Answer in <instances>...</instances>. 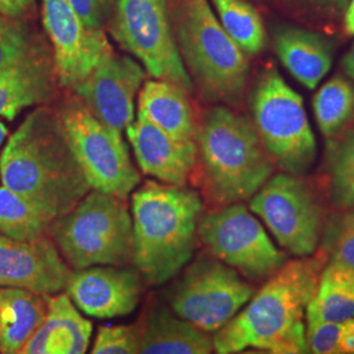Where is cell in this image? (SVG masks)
<instances>
[{
	"instance_id": "cell-1",
	"label": "cell",
	"mask_w": 354,
	"mask_h": 354,
	"mask_svg": "<svg viewBox=\"0 0 354 354\" xmlns=\"http://www.w3.org/2000/svg\"><path fill=\"white\" fill-rule=\"evenodd\" d=\"M0 177L6 188L54 221L91 190L59 114L46 105L28 114L8 140L0 156Z\"/></svg>"
},
{
	"instance_id": "cell-2",
	"label": "cell",
	"mask_w": 354,
	"mask_h": 354,
	"mask_svg": "<svg viewBox=\"0 0 354 354\" xmlns=\"http://www.w3.org/2000/svg\"><path fill=\"white\" fill-rule=\"evenodd\" d=\"M203 212L200 194L185 185L147 181L134 192L133 264L145 282L163 285L188 266Z\"/></svg>"
},
{
	"instance_id": "cell-3",
	"label": "cell",
	"mask_w": 354,
	"mask_h": 354,
	"mask_svg": "<svg viewBox=\"0 0 354 354\" xmlns=\"http://www.w3.org/2000/svg\"><path fill=\"white\" fill-rule=\"evenodd\" d=\"M326 264L327 254L320 247L311 256L288 260L223 328L215 332V353L270 351L286 342L304 323Z\"/></svg>"
},
{
	"instance_id": "cell-4",
	"label": "cell",
	"mask_w": 354,
	"mask_h": 354,
	"mask_svg": "<svg viewBox=\"0 0 354 354\" xmlns=\"http://www.w3.org/2000/svg\"><path fill=\"white\" fill-rule=\"evenodd\" d=\"M203 189L215 207L251 200L273 176V160L252 120L226 105L203 114L196 130Z\"/></svg>"
},
{
	"instance_id": "cell-5",
	"label": "cell",
	"mask_w": 354,
	"mask_h": 354,
	"mask_svg": "<svg viewBox=\"0 0 354 354\" xmlns=\"http://www.w3.org/2000/svg\"><path fill=\"white\" fill-rule=\"evenodd\" d=\"M177 50L194 89L206 102L239 106L248 55L231 39L207 0H168Z\"/></svg>"
},
{
	"instance_id": "cell-6",
	"label": "cell",
	"mask_w": 354,
	"mask_h": 354,
	"mask_svg": "<svg viewBox=\"0 0 354 354\" xmlns=\"http://www.w3.org/2000/svg\"><path fill=\"white\" fill-rule=\"evenodd\" d=\"M51 241L73 270L133 263V219L127 200L89 190L67 214L54 221Z\"/></svg>"
},
{
	"instance_id": "cell-7",
	"label": "cell",
	"mask_w": 354,
	"mask_h": 354,
	"mask_svg": "<svg viewBox=\"0 0 354 354\" xmlns=\"http://www.w3.org/2000/svg\"><path fill=\"white\" fill-rule=\"evenodd\" d=\"M251 106L253 125L273 163L291 175L307 172L317 158V140L302 96L274 67L259 76Z\"/></svg>"
},
{
	"instance_id": "cell-8",
	"label": "cell",
	"mask_w": 354,
	"mask_h": 354,
	"mask_svg": "<svg viewBox=\"0 0 354 354\" xmlns=\"http://www.w3.org/2000/svg\"><path fill=\"white\" fill-rule=\"evenodd\" d=\"M66 134L92 190L127 200L140 184L124 137L97 120L74 93L57 106Z\"/></svg>"
},
{
	"instance_id": "cell-9",
	"label": "cell",
	"mask_w": 354,
	"mask_h": 354,
	"mask_svg": "<svg viewBox=\"0 0 354 354\" xmlns=\"http://www.w3.org/2000/svg\"><path fill=\"white\" fill-rule=\"evenodd\" d=\"M109 32L153 79L193 93L194 86L177 50L168 0H114Z\"/></svg>"
},
{
	"instance_id": "cell-10",
	"label": "cell",
	"mask_w": 354,
	"mask_h": 354,
	"mask_svg": "<svg viewBox=\"0 0 354 354\" xmlns=\"http://www.w3.org/2000/svg\"><path fill=\"white\" fill-rule=\"evenodd\" d=\"M250 210L285 251L297 257L317 252L328 216L323 197L301 175L270 177L250 200Z\"/></svg>"
},
{
	"instance_id": "cell-11",
	"label": "cell",
	"mask_w": 354,
	"mask_h": 354,
	"mask_svg": "<svg viewBox=\"0 0 354 354\" xmlns=\"http://www.w3.org/2000/svg\"><path fill=\"white\" fill-rule=\"evenodd\" d=\"M254 286L235 269L201 253L185 268L169 292L176 317L206 333L223 328L254 294Z\"/></svg>"
},
{
	"instance_id": "cell-12",
	"label": "cell",
	"mask_w": 354,
	"mask_h": 354,
	"mask_svg": "<svg viewBox=\"0 0 354 354\" xmlns=\"http://www.w3.org/2000/svg\"><path fill=\"white\" fill-rule=\"evenodd\" d=\"M198 241L207 253L235 269L251 283H263L288 261L261 222L243 203L203 214Z\"/></svg>"
},
{
	"instance_id": "cell-13",
	"label": "cell",
	"mask_w": 354,
	"mask_h": 354,
	"mask_svg": "<svg viewBox=\"0 0 354 354\" xmlns=\"http://www.w3.org/2000/svg\"><path fill=\"white\" fill-rule=\"evenodd\" d=\"M145 77L137 59L112 49L71 91L104 125L122 136L136 120V97Z\"/></svg>"
},
{
	"instance_id": "cell-14",
	"label": "cell",
	"mask_w": 354,
	"mask_h": 354,
	"mask_svg": "<svg viewBox=\"0 0 354 354\" xmlns=\"http://www.w3.org/2000/svg\"><path fill=\"white\" fill-rule=\"evenodd\" d=\"M42 19L58 82L64 88H74L113 49L104 29L84 26L67 0H42Z\"/></svg>"
},
{
	"instance_id": "cell-15",
	"label": "cell",
	"mask_w": 354,
	"mask_h": 354,
	"mask_svg": "<svg viewBox=\"0 0 354 354\" xmlns=\"http://www.w3.org/2000/svg\"><path fill=\"white\" fill-rule=\"evenodd\" d=\"M64 291L88 317H127L140 304L142 277L137 269L125 266H89L74 270Z\"/></svg>"
},
{
	"instance_id": "cell-16",
	"label": "cell",
	"mask_w": 354,
	"mask_h": 354,
	"mask_svg": "<svg viewBox=\"0 0 354 354\" xmlns=\"http://www.w3.org/2000/svg\"><path fill=\"white\" fill-rule=\"evenodd\" d=\"M71 273L51 238L19 241L0 234V286L54 295L64 291Z\"/></svg>"
},
{
	"instance_id": "cell-17",
	"label": "cell",
	"mask_w": 354,
	"mask_h": 354,
	"mask_svg": "<svg viewBox=\"0 0 354 354\" xmlns=\"http://www.w3.org/2000/svg\"><path fill=\"white\" fill-rule=\"evenodd\" d=\"M125 133L143 174L169 185L187 184L197 162L196 140H176L140 113Z\"/></svg>"
},
{
	"instance_id": "cell-18",
	"label": "cell",
	"mask_w": 354,
	"mask_h": 354,
	"mask_svg": "<svg viewBox=\"0 0 354 354\" xmlns=\"http://www.w3.org/2000/svg\"><path fill=\"white\" fill-rule=\"evenodd\" d=\"M58 76L50 51L0 73V117L13 120L24 108L46 105L57 96Z\"/></svg>"
},
{
	"instance_id": "cell-19",
	"label": "cell",
	"mask_w": 354,
	"mask_h": 354,
	"mask_svg": "<svg viewBox=\"0 0 354 354\" xmlns=\"http://www.w3.org/2000/svg\"><path fill=\"white\" fill-rule=\"evenodd\" d=\"M281 64L307 89H315L328 74L333 45L323 35L295 26H279L273 33Z\"/></svg>"
},
{
	"instance_id": "cell-20",
	"label": "cell",
	"mask_w": 354,
	"mask_h": 354,
	"mask_svg": "<svg viewBox=\"0 0 354 354\" xmlns=\"http://www.w3.org/2000/svg\"><path fill=\"white\" fill-rule=\"evenodd\" d=\"M92 323L66 292L50 295L49 315L19 354H86Z\"/></svg>"
},
{
	"instance_id": "cell-21",
	"label": "cell",
	"mask_w": 354,
	"mask_h": 354,
	"mask_svg": "<svg viewBox=\"0 0 354 354\" xmlns=\"http://www.w3.org/2000/svg\"><path fill=\"white\" fill-rule=\"evenodd\" d=\"M50 295L0 286V354H19L49 315Z\"/></svg>"
},
{
	"instance_id": "cell-22",
	"label": "cell",
	"mask_w": 354,
	"mask_h": 354,
	"mask_svg": "<svg viewBox=\"0 0 354 354\" xmlns=\"http://www.w3.org/2000/svg\"><path fill=\"white\" fill-rule=\"evenodd\" d=\"M213 337L176 317L167 307H155L143 317L137 354H212Z\"/></svg>"
},
{
	"instance_id": "cell-23",
	"label": "cell",
	"mask_w": 354,
	"mask_h": 354,
	"mask_svg": "<svg viewBox=\"0 0 354 354\" xmlns=\"http://www.w3.org/2000/svg\"><path fill=\"white\" fill-rule=\"evenodd\" d=\"M188 96L175 83L152 79L140 89L138 113L176 140H194L197 125Z\"/></svg>"
},
{
	"instance_id": "cell-24",
	"label": "cell",
	"mask_w": 354,
	"mask_h": 354,
	"mask_svg": "<svg viewBox=\"0 0 354 354\" xmlns=\"http://www.w3.org/2000/svg\"><path fill=\"white\" fill-rule=\"evenodd\" d=\"M307 323H339L354 319V273L326 264L317 291L306 308Z\"/></svg>"
},
{
	"instance_id": "cell-25",
	"label": "cell",
	"mask_w": 354,
	"mask_h": 354,
	"mask_svg": "<svg viewBox=\"0 0 354 354\" xmlns=\"http://www.w3.org/2000/svg\"><path fill=\"white\" fill-rule=\"evenodd\" d=\"M313 105L322 134L327 140H335L353 122V83L345 76H333L317 89Z\"/></svg>"
},
{
	"instance_id": "cell-26",
	"label": "cell",
	"mask_w": 354,
	"mask_h": 354,
	"mask_svg": "<svg viewBox=\"0 0 354 354\" xmlns=\"http://www.w3.org/2000/svg\"><path fill=\"white\" fill-rule=\"evenodd\" d=\"M54 219L35 203L4 185L0 187V234L19 241L50 238Z\"/></svg>"
},
{
	"instance_id": "cell-27",
	"label": "cell",
	"mask_w": 354,
	"mask_h": 354,
	"mask_svg": "<svg viewBox=\"0 0 354 354\" xmlns=\"http://www.w3.org/2000/svg\"><path fill=\"white\" fill-rule=\"evenodd\" d=\"M218 20L231 39L245 55L264 50L266 32L257 10L245 0H212Z\"/></svg>"
},
{
	"instance_id": "cell-28",
	"label": "cell",
	"mask_w": 354,
	"mask_h": 354,
	"mask_svg": "<svg viewBox=\"0 0 354 354\" xmlns=\"http://www.w3.org/2000/svg\"><path fill=\"white\" fill-rule=\"evenodd\" d=\"M327 198L336 212L354 209V127L328 140Z\"/></svg>"
},
{
	"instance_id": "cell-29",
	"label": "cell",
	"mask_w": 354,
	"mask_h": 354,
	"mask_svg": "<svg viewBox=\"0 0 354 354\" xmlns=\"http://www.w3.org/2000/svg\"><path fill=\"white\" fill-rule=\"evenodd\" d=\"M49 51L23 19L0 13V73Z\"/></svg>"
},
{
	"instance_id": "cell-30",
	"label": "cell",
	"mask_w": 354,
	"mask_h": 354,
	"mask_svg": "<svg viewBox=\"0 0 354 354\" xmlns=\"http://www.w3.org/2000/svg\"><path fill=\"white\" fill-rule=\"evenodd\" d=\"M319 247L328 264L354 273V209L329 215Z\"/></svg>"
},
{
	"instance_id": "cell-31",
	"label": "cell",
	"mask_w": 354,
	"mask_h": 354,
	"mask_svg": "<svg viewBox=\"0 0 354 354\" xmlns=\"http://www.w3.org/2000/svg\"><path fill=\"white\" fill-rule=\"evenodd\" d=\"M143 319L129 326H102L89 354H137Z\"/></svg>"
},
{
	"instance_id": "cell-32",
	"label": "cell",
	"mask_w": 354,
	"mask_h": 354,
	"mask_svg": "<svg viewBox=\"0 0 354 354\" xmlns=\"http://www.w3.org/2000/svg\"><path fill=\"white\" fill-rule=\"evenodd\" d=\"M342 324L326 322L307 323L306 342L311 354H342L339 345Z\"/></svg>"
},
{
	"instance_id": "cell-33",
	"label": "cell",
	"mask_w": 354,
	"mask_h": 354,
	"mask_svg": "<svg viewBox=\"0 0 354 354\" xmlns=\"http://www.w3.org/2000/svg\"><path fill=\"white\" fill-rule=\"evenodd\" d=\"M83 24L92 29H104L113 12L114 0H67Z\"/></svg>"
},
{
	"instance_id": "cell-34",
	"label": "cell",
	"mask_w": 354,
	"mask_h": 354,
	"mask_svg": "<svg viewBox=\"0 0 354 354\" xmlns=\"http://www.w3.org/2000/svg\"><path fill=\"white\" fill-rule=\"evenodd\" d=\"M288 3L306 12L335 17L345 11L349 0H288Z\"/></svg>"
},
{
	"instance_id": "cell-35",
	"label": "cell",
	"mask_w": 354,
	"mask_h": 354,
	"mask_svg": "<svg viewBox=\"0 0 354 354\" xmlns=\"http://www.w3.org/2000/svg\"><path fill=\"white\" fill-rule=\"evenodd\" d=\"M266 354H311L306 342V326L301 323L286 342L266 351Z\"/></svg>"
},
{
	"instance_id": "cell-36",
	"label": "cell",
	"mask_w": 354,
	"mask_h": 354,
	"mask_svg": "<svg viewBox=\"0 0 354 354\" xmlns=\"http://www.w3.org/2000/svg\"><path fill=\"white\" fill-rule=\"evenodd\" d=\"M35 0H0V13L23 19L35 8Z\"/></svg>"
},
{
	"instance_id": "cell-37",
	"label": "cell",
	"mask_w": 354,
	"mask_h": 354,
	"mask_svg": "<svg viewBox=\"0 0 354 354\" xmlns=\"http://www.w3.org/2000/svg\"><path fill=\"white\" fill-rule=\"evenodd\" d=\"M339 345L342 354H354V333L345 323L342 324Z\"/></svg>"
},
{
	"instance_id": "cell-38",
	"label": "cell",
	"mask_w": 354,
	"mask_h": 354,
	"mask_svg": "<svg viewBox=\"0 0 354 354\" xmlns=\"http://www.w3.org/2000/svg\"><path fill=\"white\" fill-rule=\"evenodd\" d=\"M344 29L349 36H354V0H349L344 11Z\"/></svg>"
},
{
	"instance_id": "cell-39",
	"label": "cell",
	"mask_w": 354,
	"mask_h": 354,
	"mask_svg": "<svg viewBox=\"0 0 354 354\" xmlns=\"http://www.w3.org/2000/svg\"><path fill=\"white\" fill-rule=\"evenodd\" d=\"M342 66L345 75L351 77L354 82V44L352 45V48L346 51V54L344 55Z\"/></svg>"
},
{
	"instance_id": "cell-40",
	"label": "cell",
	"mask_w": 354,
	"mask_h": 354,
	"mask_svg": "<svg viewBox=\"0 0 354 354\" xmlns=\"http://www.w3.org/2000/svg\"><path fill=\"white\" fill-rule=\"evenodd\" d=\"M231 354H266V351H261V349H244L241 352H235Z\"/></svg>"
},
{
	"instance_id": "cell-41",
	"label": "cell",
	"mask_w": 354,
	"mask_h": 354,
	"mask_svg": "<svg viewBox=\"0 0 354 354\" xmlns=\"http://www.w3.org/2000/svg\"><path fill=\"white\" fill-rule=\"evenodd\" d=\"M7 133H8L7 127H6L4 124H1V122H0V145L3 143V140H4L6 136H7Z\"/></svg>"
},
{
	"instance_id": "cell-42",
	"label": "cell",
	"mask_w": 354,
	"mask_h": 354,
	"mask_svg": "<svg viewBox=\"0 0 354 354\" xmlns=\"http://www.w3.org/2000/svg\"><path fill=\"white\" fill-rule=\"evenodd\" d=\"M345 324H346L349 328L352 329V332L354 333V319H351V320L345 322Z\"/></svg>"
}]
</instances>
